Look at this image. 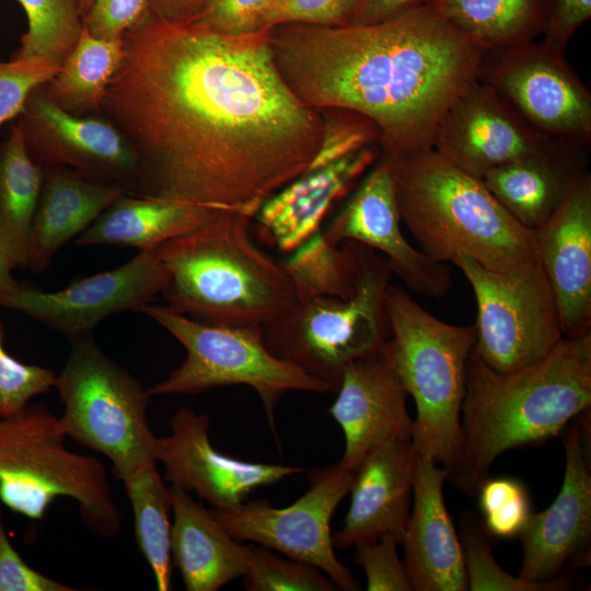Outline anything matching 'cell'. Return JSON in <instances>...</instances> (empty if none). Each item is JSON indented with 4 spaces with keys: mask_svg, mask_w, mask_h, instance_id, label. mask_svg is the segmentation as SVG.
<instances>
[{
    "mask_svg": "<svg viewBox=\"0 0 591 591\" xmlns=\"http://www.w3.org/2000/svg\"><path fill=\"white\" fill-rule=\"evenodd\" d=\"M352 7L354 0H274L259 14L256 31L287 24L346 25Z\"/></svg>",
    "mask_w": 591,
    "mask_h": 591,
    "instance_id": "obj_40",
    "label": "cell"
},
{
    "mask_svg": "<svg viewBox=\"0 0 591 591\" xmlns=\"http://www.w3.org/2000/svg\"><path fill=\"white\" fill-rule=\"evenodd\" d=\"M44 182L34 215L28 270H45L55 254L84 232L125 188L88 178L67 167L44 169Z\"/></svg>",
    "mask_w": 591,
    "mask_h": 591,
    "instance_id": "obj_26",
    "label": "cell"
},
{
    "mask_svg": "<svg viewBox=\"0 0 591 591\" xmlns=\"http://www.w3.org/2000/svg\"><path fill=\"white\" fill-rule=\"evenodd\" d=\"M274 0H207L190 21L209 31L243 35L256 31L259 14Z\"/></svg>",
    "mask_w": 591,
    "mask_h": 591,
    "instance_id": "obj_44",
    "label": "cell"
},
{
    "mask_svg": "<svg viewBox=\"0 0 591 591\" xmlns=\"http://www.w3.org/2000/svg\"><path fill=\"white\" fill-rule=\"evenodd\" d=\"M252 218L220 211L151 251L167 269V306L194 320L265 327L297 301L282 266L252 240Z\"/></svg>",
    "mask_w": 591,
    "mask_h": 591,
    "instance_id": "obj_4",
    "label": "cell"
},
{
    "mask_svg": "<svg viewBox=\"0 0 591 591\" xmlns=\"http://www.w3.org/2000/svg\"><path fill=\"white\" fill-rule=\"evenodd\" d=\"M153 19L149 0H93L82 22L95 38L123 40L129 31Z\"/></svg>",
    "mask_w": 591,
    "mask_h": 591,
    "instance_id": "obj_42",
    "label": "cell"
},
{
    "mask_svg": "<svg viewBox=\"0 0 591 591\" xmlns=\"http://www.w3.org/2000/svg\"><path fill=\"white\" fill-rule=\"evenodd\" d=\"M335 117L324 116L325 129L321 149L310 169L320 167L338 160L368 144L373 134H378L374 125L368 119L351 112L333 109ZM379 135V134H378Z\"/></svg>",
    "mask_w": 591,
    "mask_h": 591,
    "instance_id": "obj_43",
    "label": "cell"
},
{
    "mask_svg": "<svg viewBox=\"0 0 591 591\" xmlns=\"http://www.w3.org/2000/svg\"><path fill=\"white\" fill-rule=\"evenodd\" d=\"M269 43L302 103L368 119L389 158L432 148L487 51L427 2L372 24L276 26Z\"/></svg>",
    "mask_w": 591,
    "mask_h": 591,
    "instance_id": "obj_2",
    "label": "cell"
},
{
    "mask_svg": "<svg viewBox=\"0 0 591 591\" xmlns=\"http://www.w3.org/2000/svg\"><path fill=\"white\" fill-rule=\"evenodd\" d=\"M170 433L157 438V461L171 485L194 491L212 509L234 507L257 487L268 486L305 468L242 461L219 452L210 441L209 417L179 408Z\"/></svg>",
    "mask_w": 591,
    "mask_h": 591,
    "instance_id": "obj_18",
    "label": "cell"
},
{
    "mask_svg": "<svg viewBox=\"0 0 591 591\" xmlns=\"http://www.w3.org/2000/svg\"><path fill=\"white\" fill-rule=\"evenodd\" d=\"M12 270H14V268L5 255L0 241V300L15 291L21 286V283L12 277Z\"/></svg>",
    "mask_w": 591,
    "mask_h": 591,
    "instance_id": "obj_49",
    "label": "cell"
},
{
    "mask_svg": "<svg viewBox=\"0 0 591 591\" xmlns=\"http://www.w3.org/2000/svg\"><path fill=\"white\" fill-rule=\"evenodd\" d=\"M419 459L412 440L387 441L366 454L355 470L343 526L332 534L334 547L351 548L385 534L395 535L401 544Z\"/></svg>",
    "mask_w": 591,
    "mask_h": 591,
    "instance_id": "obj_23",
    "label": "cell"
},
{
    "mask_svg": "<svg viewBox=\"0 0 591 591\" xmlns=\"http://www.w3.org/2000/svg\"><path fill=\"white\" fill-rule=\"evenodd\" d=\"M60 67L43 59L0 61V128L18 117L30 94L49 81Z\"/></svg>",
    "mask_w": 591,
    "mask_h": 591,
    "instance_id": "obj_41",
    "label": "cell"
},
{
    "mask_svg": "<svg viewBox=\"0 0 591 591\" xmlns=\"http://www.w3.org/2000/svg\"><path fill=\"white\" fill-rule=\"evenodd\" d=\"M0 501V591H74L28 566L10 542Z\"/></svg>",
    "mask_w": 591,
    "mask_h": 591,
    "instance_id": "obj_45",
    "label": "cell"
},
{
    "mask_svg": "<svg viewBox=\"0 0 591 591\" xmlns=\"http://www.w3.org/2000/svg\"><path fill=\"white\" fill-rule=\"evenodd\" d=\"M445 470L420 457L401 544L414 591H467L460 536L443 496Z\"/></svg>",
    "mask_w": 591,
    "mask_h": 591,
    "instance_id": "obj_22",
    "label": "cell"
},
{
    "mask_svg": "<svg viewBox=\"0 0 591 591\" xmlns=\"http://www.w3.org/2000/svg\"><path fill=\"white\" fill-rule=\"evenodd\" d=\"M170 281L151 250H141L124 265L77 279L66 288L45 292L23 285L0 300V308L20 311L71 341L91 337L107 316L139 311L163 293Z\"/></svg>",
    "mask_w": 591,
    "mask_h": 591,
    "instance_id": "obj_15",
    "label": "cell"
},
{
    "mask_svg": "<svg viewBox=\"0 0 591 591\" xmlns=\"http://www.w3.org/2000/svg\"><path fill=\"white\" fill-rule=\"evenodd\" d=\"M269 31L225 35L153 19L125 35L102 113L135 152L138 195L253 219L309 170L324 116L285 82Z\"/></svg>",
    "mask_w": 591,
    "mask_h": 591,
    "instance_id": "obj_1",
    "label": "cell"
},
{
    "mask_svg": "<svg viewBox=\"0 0 591 591\" xmlns=\"http://www.w3.org/2000/svg\"><path fill=\"white\" fill-rule=\"evenodd\" d=\"M297 301L321 297L350 298L357 287V258L352 242L334 245L315 233L282 263Z\"/></svg>",
    "mask_w": 591,
    "mask_h": 591,
    "instance_id": "obj_33",
    "label": "cell"
},
{
    "mask_svg": "<svg viewBox=\"0 0 591 591\" xmlns=\"http://www.w3.org/2000/svg\"><path fill=\"white\" fill-rule=\"evenodd\" d=\"M460 542L471 591H563L571 589V581L563 578L549 583H535L506 571L494 557L490 536L480 520L464 513L460 520Z\"/></svg>",
    "mask_w": 591,
    "mask_h": 591,
    "instance_id": "obj_35",
    "label": "cell"
},
{
    "mask_svg": "<svg viewBox=\"0 0 591 591\" xmlns=\"http://www.w3.org/2000/svg\"><path fill=\"white\" fill-rule=\"evenodd\" d=\"M173 522L171 557L188 591H217L242 578L246 545L235 540L189 491L169 487Z\"/></svg>",
    "mask_w": 591,
    "mask_h": 591,
    "instance_id": "obj_25",
    "label": "cell"
},
{
    "mask_svg": "<svg viewBox=\"0 0 591 591\" xmlns=\"http://www.w3.org/2000/svg\"><path fill=\"white\" fill-rule=\"evenodd\" d=\"M564 337L591 333V176L584 172L556 211L534 230Z\"/></svg>",
    "mask_w": 591,
    "mask_h": 591,
    "instance_id": "obj_21",
    "label": "cell"
},
{
    "mask_svg": "<svg viewBox=\"0 0 591 591\" xmlns=\"http://www.w3.org/2000/svg\"><path fill=\"white\" fill-rule=\"evenodd\" d=\"M27 19L15 59H43L61 67L83 28L78 0H16Z\"/></svg>",
    "mask_w": 591,
    "mask_h": 591,
    "instance_id": "obj_34",
    "label": "cell"
},
{
    "mask_svg": "<svg viewBox=\"0 0 591 591\" xmlns=\"http://www.w3.org/2000/svg\"><path fill=\"white\" fill-rule=\"evenodd\" d=\"M368 146L338 160L310 169L269 196L253 219L280 252L290 254L322 231L332 209L374 163Z\"/></svg>",
    "mask_w": 591,
    "mask_h": 591,
    "instance_id": "obj_24",
    "label": "cell"
},
{
    "mask_svg": "<svg viewBox=\"0 0 591 591\" xmlns=\"http://www.w3.org/2000/svg\"><path fill=\"white\" fill-rule=\"evenodd\" d=\"M3 339L0 320V417H12L33 397L55 387L57 375L50 369L19 361L7 351Z\"/></svg>",
    "mask_w": 591,
    "mask_h": 591,
    "instance_id": "obj_38",
    "label": "cell"
},
{
    "mask_svg": "<svg viewBox=\"0 0 591 591\" xmlns=\"http://www.w3.org/2000/svg\"><path fill=\"white\" fill-rule=\"evenodd\" d=\"M401 222L391 163L382 157L322 233L334 245L356 242L378 252L413 291L427 298L445 297L452 283L449 264L414 247Z\"/></svg>",
    "mask_w": 591,
    "mask_h": 591,
    "instance_id": "obj_17",
    "label": "cell"
},
{
    "mask_svg": "<svg viewBox=\"0 0 591 591\" xmlns=\"http://www.w3.org/2000/svg\"><path fill=\"white\" fill-rule=\"evenodd\" d=\"M384 345L345 367L328 410L345 436V451L339 462L350 471H355L373 448L392 440L412 439L408 394Z\"/></svg>",
    "mask_w": 591,
    "mask_h": 591,
    "instance_id": "obj_20",
    "label": "cell"
},
{
    "mask_svg": "<svg viewBox=\"0 0 591 591\" xmlns=\"http://www.w3.org/2000/svg\"><path fill=\"white\" fill-rule=\"evenodd\" d=\"M44 174L16 121L0 144V241L14 269L28 268L31 230Z\"/></svg>",
    "mask_w": 591,
    "mask_h": 591,
    "instance_id": "obj_29",
    "label": "cell"
},
{
    "mask_svg": "<svg viewBox=\"0 0 591 591\" xmlns=\"http://www.w3.org/2000/svg\"><path fill=\"white\" fill-rule=\"evenodd\" d=\"M476 494L480 523L490 537L520 536L532 512L525 485L512 477H490L482 482Z\"/></svg>",
    "mask_w": 591,
    "mask_h": 591,
    "instance_id": "obj_37",
    "label": "cell"
},
{
    "mask_svg": "<svg viewBox=\"0 0 591 591\" xmlns=\"http://www.w3.org/2000/svg\"><path fill=\"white\" fill-rule=\"evenodd\" d=\"M121 482L134 513L137 545L152 570L157 589L170 591L173 563L169 487L157 465L128 475Z\"/></svg>",
    "mask_w": 591,
    "mask_h": 591,
    "instance_id": "obj_32",
    "label": "cell"
},
{
    "mask_svg": "<svg viewBox=\"0 0 591 591\" xmlns=\"http://www.w3.org/2000/svg\"><path fill=\"white\" fill-rule=\"evenodd\" d=\"M248 591H333L337 587L317 567L283 558L263 545H246L243 575Z\"/></svg>",
    "mask_w": 591,
    "mask_h": 591,
    "instance_id": "obj_36",
    "label": "cell"
},
{
    "mask_svg": "<svg viewBox=\"0 0 591 591\" xmlns=\"http://www.w3.org/2000/svg\"><path fill=\"white\" fill-rule=\"evenodd\" d=\"M573 148H558L497 166L480 178L498 202L523 227L540 228L586 172L571 158Z\"/></svg>",
    "mask_w": 591,
    "mask_h": 591,
    "instance_id": "obj_27",
    "label": "cell"
},
{
    "mask_svg": "<svg viewBox=\"0 0 591 591\" xmlns=\"http://www.w3.org/2000/svg\"><path fill=\"white\" fill-rule=\"evenodd\" d=\"M428 0H354L349 24L378 23L426 3Z\"/></svg>",
    "mask_w": 591,
    "mask_h": 591,
    "instance_id": "obj_47",
    "label": "cell"
},
{
    "mask_svg": "<svg viewBox=\"0 0 591 591\" xmlns=\"http://www.w3.org/2000/svg\"><path fill=\"white\" fill-rule=\"evenodd\" d=\"M354 477L355 471L337 462L311 471L308 491L288 507L277 508L266 499H257L210 511L235 540L311 564L326 573L337 589L356 591L360 583L337 558L331 533L333 514L350 491Z\"/></svg>",
    "mask_w": 591,
    "mask_h": 591,
    "instance_id": "obj_12",
    "label": "cell"
},
{
    "mask_svg": "<svg viewBox=\"0 0 591 591\" xmlns=\"http://www.w3.org/2000/svg\"><path fill=\"white\" fill-rule=\"evenodd\" d=\"M398 538L385 534L354 546V560L367 578L369 591H414L404 563L398 557Z\"/></svg>",
    "mask_w": 591,
    "mask_h": 591,
    "instance_id": "obj_39",
    "label": "cell"
},
{
    "mask_svg": "<svg viewBox=\"0 0 591 591\" xmlns=\"http://www.w3.org/2000/svg\"><path fill=\"white\" fill-rule=\"evenodd\" d=\"M385 305L391 335L384 348L416 406L412 443L420 457L441 465L449 480L461 453V414L474 325L439 320L392 283Z\"/></svg>",
    "mask_w": 591,
    "mask_h": 591,
    "instance_id": "obj_6",
    "label": "cell"
},
{
    "mask_svg": "<svg viewBox=\"0 0 591 591\" xmlns=\"http://www.w3.org/2000/svg\"><path fill=\"white\" fill-rule=\"evenodd\" d=\"M40 86L18 116L32 159L43 169L67 167L91 179L136 186L137 158L119 129L107 118L65 112Z\"/></svg>",
    "mask_w": 591,
    "mask_h": 591,
    "instance_id": "obj_16",
    "label": "cell"
},
{
    "mask_svg": "<svg viewBox=\"0 0 591 591\" xmlns=\"http://www.w3.org/2000/svg\"><path fill=\"white\" fill-rule=\"evenodd\" d=\"M142 313L169 332L186 350L185 360L150 395H194L247 385L258 395L274 433L275 407L289 391L329 392L322 381L275 356L260 326H227L194 320L167 305H146Z\"/></svg>",
    "mask_w": 591,
    "mask_h": 591,
    "instance_id": "obj_10",
    "label": "cell"
},
{
    "mask_svg": "<svg viewBox=\"0 0 591 591\" xmlns=\"http://www.w3.org/2000/svg\"><path fill=\"white\" fill-rule=\"evenodd\" d=\"M547 0H428L447 22L485 50L531 42L544 27Z\"/></svg>",
    "mask_w": 591,
    "mask_h": 591,
    "instance_id": "obj_31",
    "label": "cell"
},
{
    "mask_svg": "<svg viewBox=\"0 0 591 591\" xmlns=\"http://www.w3.org/2000/svg\"><path fill=\"white\" fill-rule=\"evenodd\" d=\"M564 147L531 129L479 79L449 108L432 144L445 160L478 178L497 166Z\"/></svg>",
    "mask_w": 591,
    "mask_h": 591,
    "instance_id": "obj_19",
    "label": "cell"
},
{
    "mask_svg": "<svg viewBox=\"0 0 591 591\" xmlns=\"http://www.w3.org/2000/svg\"><path fill=\"white\" fill-rule=\"evenodd\" d=\"M402 222L431 259L465 255L506 271L537 257L534 231L519 223L483 181L433 148L389 158Z\"/></svg>",
    "mask_w": 591,
    "mask_h": 591,
    "instance_id": "obj_5",
    "label": "cell"
},
{
    "mask_svg": "<svg viewBox=\"0 0 591 591\" xmlns=\"http://www.w3.org/2000/svg\"><path fill=\"white\" fill-rule=\"evenodd\" d=\"M590 16L591 0H552L544 25V43L563 51L571 35Z\"/></svg>",
    "mask_w": 591,
    "mask_h": 591,
    "instance_id": "obj_46",
    "label": "cell"
},
{
    "mask_svg": "<svg viewBox=\"0 0 591 591\" xmlns=\"http://www.w3.org/2000/svg\"><path fill=\"white\" fill-rule=\"evenodd\" d=\"M474 292L473 350L491 369L512 372L546 356L563 338L556 301L540 259L517 268L488 269L468 256L452 263Z\"/></svg>",
    "mask_w": 591,
    "mask_h": 591,
    "instance_id": "obj_11",
    "label": "cell"
},
{
    "mask_svg": "<svg viewBox=\"0 0 591 591\" xmlns=\"http://www.w3.org/2000/svg\"><path fill=\"white\" fill-rule=\"evenodd\" d=\"M352 244L357 287L350 298L296 301L263 327L265 343L275 356L322 381L334 393L345 367L382 348L391 335L385 294L392 269L378 252Z\"/></svg>",
    "mask_w": 591,
    "mask_h": 591,
    "instance_id": "obj_8",
    "label": "cell"
},
{
    "mask_svg": "<svg viewBox=\"0 0 591 591\" xmlns=\"http://www.w3.org/2000/svg\"><path fill=\"white\" fill-rule=\"evenodd\" d=\"M590 409L564 429L566 467L561 487L552 505L532 513L520 534L522 565L519 577L535 583L566 578L564 571L590 564L591 466L587 433Z\"/></svg>",
    "mask_w": 591,
    "mask_h": 591,
    "instance_id": "obj_14",
    "label": "cell"
},
{
    "mask_svg": "<svg viewBox=\"0 0 591 591\" xmlns=\"http://www.w3.org/2000/svg\"><path fill=\"white\" fill-rule=\"evenodd\" d=\"M484 55L478 79L536 134L577 148L591 134V94L563 51L532 42Z\"/></svg>",
    "mask_w": 591,
    "mask_h": 591,
    "instance_id": "obj_13",
    "label": "cell"
},
{
    "mask_svg": "<svg viewBox=\"0 0 591 591\" xmlns=\"http://www.w3.org/2000/svg\"><path fill=\"white\" fill-rule=\"evenodd\" d=\"M66 436L106 456L120 480L157 465V438L148 421L150 394L91 337L72 341L56 376Z\"/></svg>",
    "mask_w": 591,
    "mask_h": 591,
    "instance_id": "obj_9",
    "label": "cell"
},
{
    "mask_svg": "<svg viewBox=\"0 0 591 591\" xmlns=\"http://www.w3.org/2000/svg\"><path fill=\"white\" fill-rule=\"evenodd\" d=\"M223 211L189 202L123 194L74 241L76 245H113L152 250L200 227Z\"/></svg>",
    "mask_w": 591,
    "mask_h": 591,
    "instance_id": "obj_28",
    "label": "cell"
},
{
    "mask_svg": "<svg viewBox=\"0 0 591 591\" xmlns=\"http://www.w3.org/2000/svg\"><path fill=\"white\" fill-rule=\"evenodd\" d=\"M124 56V40L99 39L83 27L59 71L40 86L43 93L67 113L95 116Z\"/></svg>",
    "mask_w": 591,
    "mask_h": 591,
    "instance_id": "obj_30",
    "label": "cell"
},
{
    "mask_svg": "<svg viewBox=\"0 0 591 591\" xmlns=\"http://www.w3.org/2000/svg\"><path fill=\"white\" fill-rule=\"evenodd\" d=\"M78 1H79V5H80V11H81V14H82V18H83V15L85 14L88 9L90 8L93 0H78Z\"/></svg>",
    "mask_w": 591,
    "mask_h": 591,
    "instance_id": "obj_50",
    "label": "cell"
},
{
    "mask_svg": "<svg viewBox=\"0 0 591 591\" xmlns=\"http://www.w3.org/2000/svg\"><path fill=\"white\" fill-rule=\"evenodd\" d=\"M66 433L44 404L0 417V501L13 512L42 520L58 497L78 502L83 524L112 537L121 526L104 465L66 447Z\"/></svg>",
    "mask_w": 591,
    "mask_h": 591,
    "instance_id": "obj_7",
    "label": "cell"
},
{
    "mask_svg": "<svg viewBox=\"0 0 591 591\" xmlns=\"http://www.w3.org/2000/svg\"><path fill=\"white\" fill-rule=\"evenodd\" d=\"M591 406V333L564 337L546 356L512 372H498L472 349L465 371L461 453L449 478L476 494L506 451L560 434Z\"/></svg>",
    "mask_w": 591,
    "mask_h": 591,
    "instance_id": "obj_3",
    "label": "cell"
},
{
    "mask_svg": "<svg viewBox=\"0 0 591 591\" xmlns=\"http://www.w3.org/2000/svg\"><path fill=\"white\" fill-rule=\"evenodd\" d=\"M207 0H149L153 18L170 23L190 22Z\"/></svg>",
    "mask_w": 591,
    "mask_h": 591,
    "instance_id": "obj_48",
    "label": "cell"
}]
</instances>
